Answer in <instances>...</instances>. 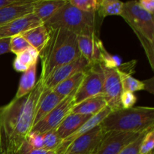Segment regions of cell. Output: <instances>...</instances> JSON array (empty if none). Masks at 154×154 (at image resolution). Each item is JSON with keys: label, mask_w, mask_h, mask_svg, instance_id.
Here are the masks:
<instances>
[{"label": "cell", "mask_w": 154, "mask_h": 154, "mask_svg": "<svg viewBox=\"0 0 154 154\" xmlns=\"http://www.w3.org/2000/svg\"><path fill=\"white\" fill-rule=\"evenodd\" d=\"M29 45L41 52L49 38V30L44 24L21 34Z\"/></svg>", "instance_id": "ffe728a7"}, {"label": "cell", "mask_w": 154, "mask_h": 154, "mask_svg": "<svg viewBox=\"0 0 154 154\" xmlns=\"http://www.w3.org/2000/svg\"><path fill=\"white\" fill-rule=\"evenodd\" d=\"M64 99V97L57 94L53 90H45L38 104L35 114L33 126L36 124L38 122L40 121L43 117H45L50 111H51L55 107H57Z\"/></svg>", "instance_id": "2e32d148"}, {"label": "cell", "mask_w": 154, "mask_h": 154, "mask_svg": "<svg viewBox=\"0 0 154 154\" xmlns=\"http://www.w3.org/2000/svg\"><path fill=\"white\" fill-rule=\"evenodd\" d=\"M17 154H57L55 150H48L43 149H33L29 146L26 141L23 144L20 150Z\"/></svg>", "instance_id": "d6a6232c"}, {"label": "cell", "mask_w": 154, "mask_h": 154, "mask_svg": "<svg viewBox=\"0 0 154 154\" xmlns=\"http://www.w3.org/2000/svg\"><path fill=\"white\" fill-rule=\"evenodd\" d=\"M16 0H0V8L5 6H8L9 5H11Z\"/></svg>", "instance_id": "d590c367"}, {"label": "cell", "mask_w": 154, "mask_h": 154, "mask_svg": "<svg viewBox=\"0 0 154 154\" xmlns=\"http://www.w3.org/2000/svg\"><path fill=\"white\" fill-rule=\"evenodd\" d=\"M148 154H154V153H153V151H152V152H150V153H148Z\"/></svg>", "instance_id": "8d00e7d4"}, {"label": "cell", "mask_w": 154, "mask_h": 154, "mask_svg": "<svg viewBox=\"0 0 154 154\" xmlns=\"http://www.w3.org/2000/svg\"><path fill=\"white\" fill-rule=\"evenodd\" d=\"M111 112V110L107 106L105 107L103 110H102L100 112L95 114V115L92 116V117H90L87 122H85L78 130H76L74 133H72V135H69L68 138H65L64 140L62 141L61 144H60L58 148L55 150V151L57 152V153L63 154L65 150H66V148L69 147V144H70L72 141H75V139H77L78 137L81 136V135H84V134L87 133V132H89L90 131H91L92 129H94V128L96 127L97 126H99V125L102 123V122L108 117V115Z\"/></svg>", "instance_id": "4fadbf2b"}, {"label": "cell", "mask_w": 154, "mask_h": 154, "mask_svg": "<svg viewBox=\"0 0 154 154\" xmlns=\"http://www.w3.org/2000/svg\"><path fill=\"white\" fill-rule=\"evenodd\" d=\"M137 102V97L133 93L129 91H123L120 96V104L123 109L133 108Z\"/></svg>", "instance_id": "f546056e"}, {"label": "cell", "mask_w": 154, "mask_h": 154, "mask_svg": "<svg viewBox=\"0 0 154 154\" xmlns=\"http://www.w3.org/2000/svg\"><path fill=\"white\" fill-rule=\"evenodd\" d=\"M138 5L145 11L153 15L154 12V1L153 0H140L138 1Z\"/></svg>", "instance_id": "836d02e7"}, {"label": "cell", "mask_w": 154, "mask_h": 154, "mask_svg": "<svg viewBox=\"0 0 154 154\" xmlns=\"http://www.w3.org/2000/svg\"><path fill=\"white\" fill-rule=\"evenodd\" d=\"M144 132H106L97 154H118L129 144L135 141Z\"/></svg>", "instance_id": "30bf717a"}, {"label": "cell", "mask_w": 154, "mask_h": 154, "mask_svg": "<svg viewBox=\"0 0 154 154\" xmlns=\"http://www.w3.org/2000/svg\"><path fill=\"white\" fill-rule=\"evenodd\" d=\"M77 41L81 55L92 66L99 64V43L100 39L96 32L92 35H77Z\"/></svg>", "instance_id": "9a60e30c"}, {"label": "cell", "mask_w": 154, "mask_h": 154, "mask_svg": "<svg viewBox=\"0 0 154 154\" xmlns=\"http://www.w3.org/2000/svg\"><path fill=\"white\" fill-rule=\"evenodd\" d=\"M117 71H118L119 76H120L123 91H129L134 93L137 91L147 90L146 81H139V80L133 78L131 74L125 73L120 70Z\"/></svg>", "instance_id": "d4e9b609"}, {"label": "cell", "mask_w": 154, "mask_h": 154, "mask_svg": "<svg viewBox=\"0 0 154 154\" xmlns=\"http://www.w3.org/2000/svg\"><path fill=\"white\" fill-rule=\"evenodd\" d=\"M48 30L49 38L39 53L42 60L40 78L44 81L56 69L81 57L76 34L61 28Z\"/></svg>", "instance_id": "7a4b0ae2"}, {"label": "cell", "mask_w": 154, "mask_h": 154, "mask_svg": "<svg viewBox=\"0 0 154 154\" xmlns=\"http://www.w3.org/2000/svg\"><path fill=\"white\" fill-rule=\"evenodd\" d=\"M105 132H141L154 127V108L133 107L111 111L100 124Z\"/></svg>", "instance_id": "3957f363"}, {"label": "cell", "mask_w": 154, "mask_h": 154, "mask_svg": "<svg viewBox=\"0 0 154 154\" xmlns=\"http://www.w3.org/2000/svg\"><path fill=\"white\" fill-rule=\"evenodd\" d=\"M103 72L99 65L91 66L86 72L85 77L74 95V105L86 99L102 96Z\"/></svg>", "instance_id": "8992f818"}, {"label": "cell", "mask_w": 154, "mask_h": 154, "mask_svg": "<svg viewBox=\"0 0 154 154\" xmlns=\"http://www.w3.org/2000/svg\"><path fill=\"white\" fill-rule=\"evenodd\" d=\"M106 132L99 125L72 141L63 154H97Z\"/></svg>", "instance_id": "9c48e42d"}, {"label": "cell", "mask_w": 154, "mask_h": 154, "mask_svg": "<svg viewBox=\"0 0 154 154\" xmlns=\"http://www.w3.org/2000/svg\"><path fill=\"white\" fill-rule=\"evenodd\" d=\"M75 93V92H74L65 98L57 107L50 111L40 121L35 124L29 132L42 134L57 129L61 122L72 112L74 107Z\"/></svg>", "instance_id": "52a82bcc"}, {"label": "cell", "mask_w": 154, "mask_h": 154, "mask_svg": "<svg viewBox=\"0 0 154 154\" xmlns=\"http://www.w3.org/2000/svg\"><path fill=\"white\" fill-rule=\"evenodd\" d=\"M124 2L119 0H101L99 3L98 13L101 17L119 15L121 16Z\"/></svg>", "instance_id": "cb8c5ba5"}, {"label": "cell", "mask_w": 154, "mask_h": 154, "mask_svg": "<svg viewBox=\"0 0 154 154\" xmlns=\"http://www.w3.org/2000/svg\"><path fill=\"white\" fill-rule=\"evenodd\" d=\"M67 2L68 0H35L32 14L44 24Z\"/></svg>", "instance_id": "e0dca14e"}, {"label": "cell", "mask_w": 154, "mask_h": 154, "mask_svg": "<svg viewBox=\"0 0 154 154\" xmlns=\"http://www.w3.org/2000/svg\"><path fill=\"white\" fill-rule=\"evenodd\" d=\"M44 25L48 29L61 28L77 35L96 32L94 14L81 11L71 5L69 0Z\"/></svg>", "instance_id": "5b68a950"}, {"label": "cell", "mask_w": 154, "mask_h": 154, "mask_svg": "<svg viewBox=\"0 0 154 154\" xmlns=\"http://www.w3.org/2000/svg\"><path fill=\"white\" fill-rule=\"evenodd\" d=\"M30 45L21 35L10 38V51L14 54H18L30 48Z\"/></svg>", "instance_id": "83f0119b"}, {"label": "cell", "mask_w": 154, "mask_h": 154, "mask_svg": "<svg viewBox=\"0 0 154 154\" xmlns=\"http://www.w3.org/2000/svg\"><path fill=\"white\" fill-rule=\"evenodd\" d=\"M46 89L39 78L33 90L0 108V154H17L34 124L38 104Z\"/></svg>", "instance_id": "6da1fadb"}, {"label": "cell", "mask_w": 154, "mask_h": 154, "mask_svg": "<svg viewBox=\"0 0 154 154\" xmlns=\"http://www.w3.org/2000/svg\"><path fill=\"white\" fill-rule=\"evenodd\" d=\"M42 135L44 150H56L63 141L56 131V129L42 133Z\"/></svg>", "instance_id": "484cf974"}, {"label": "cell", "mask_w": 154, "mask_h": 154, "mask_svg": "<svg viewBox=\"0 0 154 154\" xmlns=\"http://www.w3.org/2000/svg\"><path fill=\"white\" fill-rule=\"evenodd\" d=\"M92 116L81 115L71 113L57 126L56 131L62 140H64L78 130Z\"/></svg>", "instance_id": "ac0fdd59"}, {"label": "cell", "mask_w": 154, "mask_h": 154, "mask_svg": "<svg viewBox=\"0 0 154 154\" xmlns=\"http://www.w3.org/2000/svg\"><path fill=\"white\" fill-rule=\"evenodd\" d=\"M39 52L32 47L17 54L13 63V67L18 72H24L34 63H38Z\"/></svg>", "instance_id": "44dd1931"}, {"label": "cell", "mask_w": 154, "mask_h": 154, "mask_svg": "<svg viewBox=\"0 0 154 154\" xmlns=\"http://www.w3.org/2000/svg\"><path fill=\"white\" fill-rule=\"evenodd\" d=\"M27 144L33 149H43V139L42 134L29 132L26 139ZM44 150V149H43Z\"/></svg>", "instance_id": "4dcf8cb0"}, {"label": "cell", "mask_w": 154, "mask_h": 154, "mask_svg": "<svg viewBox=\"0 0 154 154\" xmlns=\"http://www.w3.org/2000/svg\"><path fill=\"white\" fill-rule=\"evenodd\" d=\"M35 0H16L11 5L0 8V26L32 14Z\"/></svg>", "instance_id": "5bb4252c"}, {"label": "cell", "mask_w": 154, "mask_h": 154, "mask_svg": "<svg viewBox=\"0 0 154 154\" xmlns=\"http://www.w3.org/2000/svg\"><path fill=\"white\" fill-rule=\"evenodd\" d=\"M99 66L103 72L102 96L106 102L107 106L111 110V111L121 109L120 96L123 93V90L118 71L117 69H107L100 65Z\"/></svg>", "instance_id": "ba28073f"}, {"label": "cell", "mask_w": 154, "mask_h": 154, "mask_svg": "<svg viewBox=\"0 0 154 154\" xmlns=\"http://www.w3.org/2000/svg\"><path fill=\"white\" fill-rule=\"evenodd\" d=\"M105 107H107V103L103 96H96L86 99L81 103L74 105L71 113L81 115L93 116L100 112Z\"/></svg>", "instance_id": "d6986e66"}, {"label": "cell", "mask_w": 154, "mask_h": 154, "mask_svg": "<svg viewBox=\"0 0 154 154\" xmlns=\"http://www.w3.org/2000/svg\"><path fill=\"white\" fill-rule=\"evenodd\" d=\"M147 132H148V131H147ZM147 132H144V133L141 134V135H140V136L138 137L135 141H133V142L131 143L130 144H129L127 147H125V148L118 154H138L139 153L140 144H141V141H142L144 135H145Z\"/></svg>", "instance_id": "1f68e13d"}, {"label": "cell", "mask_w": 154, "mask_h": 154, "mask_svg": "<svg viewBox=\"0 0 154 154\" xmlns=\"http://www.w3.org/2000/svg\"><path fill=\"white\" fill-rule=\"evenodd\" d=\"M121 17L126 21L139 38L150 66L153 69L154 19L153 15L145 11L137 1L124 2Z\"/></svg>", "instance_id": "277c9868"}, {"label": "cell", "mask_w": 154, "mask_h": 154, "mask_svg": "<svg viewBox=\"0 0 154 154\" xmlns=\"http://www.w3.org/2000/svg\"><path fill=\"white\" fill-rule=\"evenodd\" d=\"M10 51V38H0V55Z\"/></svg>", "instance_id": "e575fe53"}, {"label": "cell", "mask_w": 154, "mask_h": 154, "mask_svg": "<svg viewBox=\"0 0 154 154\" xmlns=\"http://www.w3.org/2000/svg\"><path fill=\"white\" fill-rule=\"evenodd\" d=\"M43 24L34 14L18 18L5 25L0 26V38H10Z\"/></svg>", "instance_id": "7c38bea8"}, {"label": "cell", "mask_w": 154, "mask_h": 154, "mask_svg": "<svg viewBox=\"0 0 154 154\" xmlns=\"http://www.w3.org/2000/svg\"><path fill=\"white\" fill-rule=\"evenodd\" d=\"M69 3L76 8L85 13L96 14L99 8L98 0H69Z\"/></svg>", "instance_id": "4316f807"}, {"label": "cell", "mask_w": 154, "mask_h": 154, "mask_svg": "<svg viewBox=\"0 0 154 154\" xmlns=\"http://www.w3.org/2000/svg\"><path fill=\"white\" fill-rule=\"evenodd\" d=\"M37 63H34L26 72H23L20 80L19 87H18L17 92L14 99H20L26 96L33 90L36 84L35 78Z\"/></svg>", "instance_id": "7402d4cb"}, {"label": "cell", "mask_w": 154, "mask_h": 154, "mask_svg": "<svg viewBox=\"0 0 154 154\" xmlns=\"http://www.w3.org/2000/svg\"><path fill=\"white\" fill-rule=\"evenodd\" d=\"M87 71L78 72L73 76L62 81L52 90L63 97H67L68 96L76 91L77 89L79 87L81 82L84 80V77H85Z\"/></svg>", "instance_id": "603a6c76"}, {"label": "cell", "mask_w": 154, "mask_h": 154, "mask_svg": "<svg viewBox=\"0 0 154 154\" xmlns=\"http://www.w3.org/2000/svg\"><path fill=\"white\" fill-rule=\"evenodd\" d=\"M91 66H93L81 56L78 60L56 69L44 81L45 89L52 90L62 81L73 76L78 72L88 70Z\"/></svg>", "instance_id": "8fae6325"}, {"label": "cell", "mask_w": 154, "mask_h": 154, "mask_svg": "<svg viewBox=\"0 0 154 154\" xmlns=\"http://www.w3.org/2000/svg\"><path fill=\"white\" fill-rule=\"evenodd\" d=\"M154 147V130L150 129L144 135L139 147L138 154H148L153 151Z\"/></svg>", "instance_id": "f1b7e54d"}]
</instances>
